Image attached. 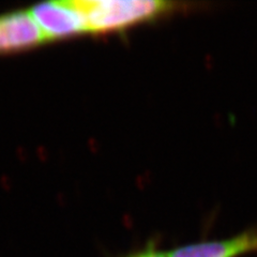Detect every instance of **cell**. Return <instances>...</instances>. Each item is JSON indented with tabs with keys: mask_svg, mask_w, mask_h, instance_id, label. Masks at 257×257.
<instances>
[{
	"mask_svg": "<svg viewBox=\"0 0 257 257\" xmlns=\"http://www.w3.org/2000/svg\"><path fill=\"white\" fill-rule=\"evenodd\" d=\"M85 20L87 34H106L154 20L175 4L158 0H74Z\"/></svg>",
	"mask_w": 257,
	"mask_h": 257,
	"instance_id": "1",
	"label": "cell"
},
{
	"mask_svg": "<svg viewBox=\"0 0 257 257\" xmlns=\"http://www.w3.org/2000/svg\"><path fill=\"white\" fill-rule=\"evenodd\" d=\"M29 11L47 42L87 32L85 20L74 0L40 3L32 6Z\"/></svg>",
	"mask_w": 257,
	"mask_h": 257,
	"instance_id": "2",
	"label": "cell"
},
{
	"mask_svg": "<svg viewBox=\"0 0 257 257\" xmlns=\"http://www.w3.org/2000/svg\"><path fill=\"white\" fill-rule=\"evenodd\" d=\"M46 42L29 9L0 13V55L31 50Z\"/></svg>",
	"mask_w": 257,
	"mask_h": 257,
	"instance_id": "3",
	"label": "cell"
},
{
	"mask_svg": "<svg viewBox=\"0 0 257 257\" xmlns=\"http://www.w3.org/2000/svg\"><path fill=\"white\" fill-rule=\"evenodd\" d=\"M257 253V227L224 240L206 241L178 247L167 257H240Z\"/></svg>",
	"mask_w": 257,
	"mask_h": 257,
	"instance_id": "4",
	"label": "cell"
},
{
	"mask_svg": "<svg viewBox=\"0 0 257 257\" xmlns=\"http://www.w3.org/2000/svg\"><path fill=\"white\" fill-rule=\"evenodd\" d=\"M128 257H167V255L163 254L160 251H157L154 247H150V248H146V250H144L142 252H139V253H136V254L131 255Z\"/></svg>",
	"mask_w": 257,
	"mask_h": 257,
	"instance_id": "5",
	"label": "cell"
}]
</instances>
